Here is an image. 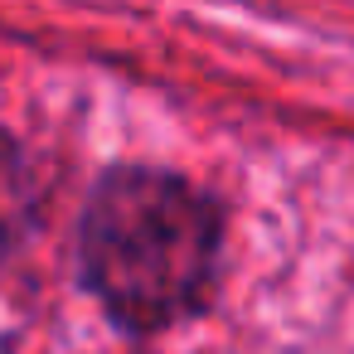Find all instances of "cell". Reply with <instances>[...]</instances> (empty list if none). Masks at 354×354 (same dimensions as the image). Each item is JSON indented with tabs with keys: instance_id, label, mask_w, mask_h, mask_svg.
<instances>
[{
	"instance_id": "cell-1",
	"label": "cell",
	"mask_w": 354,
	"mask_h": 354,
	"mask_svg": "<svg viewBox=\"0 0 354 354\" xmlns=\"http://www.w3.org/2000/svg\"><path fill=\"white\" fill-rule=\"evenodd\" d=\"M218 267V214L180 175L127 165L112 170L83 218V272L102 306L156 330L194 310Z\"/></svg>"
}]
</instances>
